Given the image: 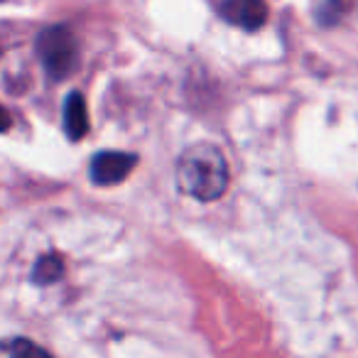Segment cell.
<instances>
[{
    "instance_id": "6da1fadb",
    "label": "cell",
    "mask_w": 358,
    "mask_h": 358,
    "mask_svg": "<svg viewBox=\"0 0 358 358\" xmlns=\"http://www.w3.org/2000/svg\"><path fill=\"white\" fill-rule=\"evenodd\" d=\"M177 185L199 201H216L229 189V164L211 143H196L177 159Z\"/></svg>"
},
{
    "instance_id": "277c9868",
    "label": "cell",
    "mask_w": 358,
    "mask_h": 358,
    "mask_svg": "<svg viewBox=\"0 0 358 358\" xmlns=\"http://www.w3.org/2000/svg\"><path fill=\"white\" fill-rule=\"evenodd\" d=\"M219 13L231 25L243 27V30H258L268 20L265 0H221Z\"/></svg>"
},
{
    "instance_id": "7a4b0ae2",
    "label": "cell",
    "mask_w": 358,
    "mask_h": 358,
    "mask_svg": "<svg viewBox=\"0 0 358 358\" xmlns=\"http://www.w3.org/2000/svg\"><path fill=\"white\" fill-rule=\"evenodd\" d=\"M37 55H40L42 66L52 79H66L79 62V45H76L74 32L64 25L47 27L37 37Z\"/></svg>"
},
{
    "instance_id": "ba28073f",
    "label": "cell",
    "mask_w": 358,
    "mask_h": 358,
    "mask_svg": "<svg viewBox=\"0 0 358 358\" xmlns=\"http://www.w3.org/2000/svg\"><path fill=\"white\" fill-rule=\"evenodd\" d=\"M8 128H10V115H8V110L3 108V106H0V133Z\"/></svg>"
},
{
    "instance_id": "52a82bcc",
    "label": "cell",
    "mask_w": 358,
    "mask_h": 358,
    "mask_svg": "<svg viewBox=\"0 0 358 358\" xmlns=\"http://www.w3.org/2000/svg\"><path fill=\"white\" fill-rule=\"evenodd\" d=\"M10 358H52L45 348H40L37 343L27 341V338H17L10 346Z\"/></svg>"
},
{
    "instance_id": "5b68a950",
    "label": "cell",
    "mask_w": 358,
    "mask_h": 358,
    "mask_svg": "<svg viewBox=\"0 0 358 358\" xmlns=\"http://www.w3.org/2000/svg\"><path fill=\"white\" fill-rule=\"evenodd\" d=\"M64 133L69 140H81L89 133V113H86L84 96L71 91L64 103Z\"/></svg>"
},
{
    "instance_id": "3957f363",
    "label": "cell",
    "mask_w": 358,
    "mask_h": 358,
    "mask_svg": "<svg viewBox=\"0 0 358 358\" xmlns=\"http://www.w3.org/2000/svg\"><path fill=\"white\" fill-rule=\"evenodd\" d=\"M138 164V157L130 152H115V150H106V152L94 155L89 167V177L94 185L99 187H113L120 185L133 167Z\"/></svg>"
},
{
    "instance_id": "8992f818",
    "label": "cell",
    "mask_w": 358,
    "mask_h": 358,
    "mask_svg": "<svg viewBox=\"0 0 358 358\" xmlns=\"http://www.w3.org/2000/svg\"><path fill=\"white\" fill-rule=\"evenodd\" d=\"M62 275H64V263H62V258L55 253L42 255L35 263V268H32V280H35L37 285H52V282H57V280H62Z\"/></svg>"
}]
</instances>
